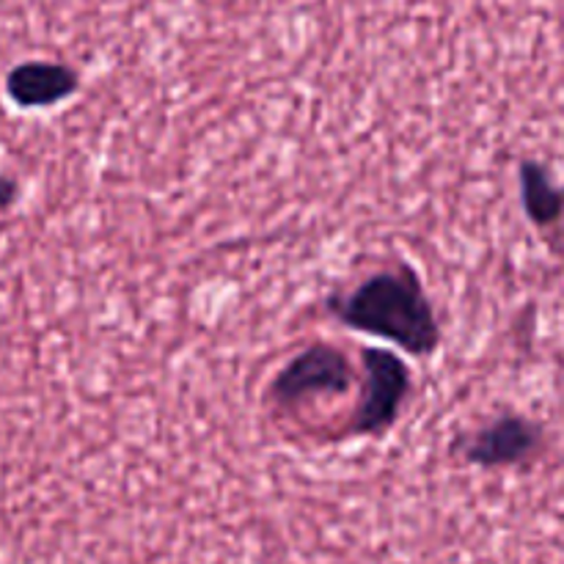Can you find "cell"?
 Segmentation results:
<instances>
[{
	"mask_svg": "<svg viewBox=\"0 0 564 564\" xmlns=\"http://www.w3.org/2000/svg\"><path fill=\"white\" fill-rule=\"evenodd\" d=\"M457 452L468 466L482 471L529 468L549 452V430L538 419L518 411H501L457 441Z\"/></svg>",
	"mask_w": 564,
	"mask_h": 564,
	"instance_id": "cell-2",
	"label": "cell"
},
{
	"mask_svg": "<svg viewBox=\"0 0 564 564\" xmlns=\"http://www.w3.org/2000/svg\"><path fill=\"white\" fill-rule=\"evenodd\" d=\"M545 248L554 259L564 262V182H562V202H560V218H556V226L543 237Z\"/></svg>",
	"mask_w": 564,
	"mask_h": 564,
	"instance_id": "cell-7",
	"label": "cell"
},
{
	"mask_svg": "<svg viewBox=\"0 0 564 564\" xmlns=\"http://www.w3.org/2000/svg\"><path fill=\"white\" fill-rule=\"evenodd\" d=\"M518 191H521L523 215L540 231V237H545L560 218L562 182L554 180V171L545 163L523 158L518 163Z\"/></svg>",
	"mask_w": 564,
	"mask_h": 564,
	"instance_id": "cell-6",
	"label": "cell"
},
{
	"mask_svg": "<svg viewBox=\"0 0 564 564\" xmlns=\"http://www.w3.org/2000/svg\"><path fill=\"white\" fill-rule=\"evenodd\" d=\"M367 386L361 391L356 411L345 435L352 438H380L400 422L402 405L411 394V369L397 352L383 347H364L361 350Z\"/></svg>",
	"mask_w": 564,
	"mask_h": 564,
	"instance_id": "cell-4",
	"label": "cell"
},
{
	"mask_svg": "<svg viewBox=\"0 0 564 564\" xmlns=\"http://www.w3.org/2000/svg\"><path fill=\"white\" fill-rule=\"evenodd\" d=\"M80 77L72 66L50 61H25L6 77V91L20 108H53L75 97Z\"/></svg>",
	"mask_w": 564,
	"mask_h": 564,
	"instance_id": "cell-5",
	"label": "cell"
},
{
	"mask_svg": "<svg viewBox=\"0 0 564 564\" xmlns=\"http://www.w3.org/2000/svg\"><path fill=\"white\" fill-rule=\"evenodd\" d=\"M325 306L347 328L391 341L416 358L435 356L444 339L422 275L408 262L369 275L356 290L330 295Z\"/></svg>",
	"mask_w": 564,
	"mask_h": 564,
	"instance_id": "cell-1",
	"label": "cell"
},
{
	"mask_svg": "<svg viewBox=\"0 0 564 564\" xmlns=\"http://www.w3.org/2000/svg\"><path fill=\"white\" fill-rule=\"evenodd\" d=\"M17 202V182L0 174V209H9Z\"/></svg>",
	"mask_w": 564,
	"mask_h": 564,
	"instance_id": "cell-8",
	"label": "cell"
},
{
	"mask_svg": "<svg viewBox=\"0 0 564 564\" xmlns=\"http://www.w3.org/2000/svg\"><path fill=\"white\" fill-rule=\"evenodd\" d=\"M356 383V369L350 358L328 341H314L297 352L281 372L270 380L268 402L275 411H295L319 397L347 394Z\"/></svg>",
	"mask_w": 564,
	"mask_h": 564,
	"instance_id": "cell-3",
	"label": "cell"
}]
</instances>
